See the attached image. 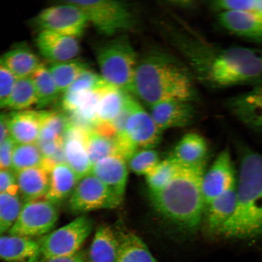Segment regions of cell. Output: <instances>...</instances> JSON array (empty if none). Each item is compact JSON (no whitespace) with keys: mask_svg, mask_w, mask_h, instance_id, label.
I'll return each instance as SVG.
<instances>
[{"mask_svg":"<svg viewBox=\"0 0 262 262\" xmlns=\"http://www.w3.org/2000/svg\"><path fill=\"white\" fill-rule=\"evenodd\" d=\"M159 24L196 83L211 90L262 84V47H225L209 40L176 15Z\"/></svg>","mask_w":262,"mask_h":262,"instance_id":"1","label":"cell"},{"mask_svg":"<svg viewBox=\"0 0 262 262\" xmlns=\"http://www.w3.org/2000/svg\"><path fill=\"white\" fill-rule=\"evenodd\" d=\"M196 82L184 62L153 49L137 63L132 91L149 106L168 100L198 102Z\"/></svg>","mask_w":262,"mask_h":262,"instance_id":"2","label":"cell"},{"mask_svg":"<svg viewBox=\"0 0 262 262\" xmlns=\"http://www.w3.org/2000/svg\"><path fill=\"white\" fill-rule=\"evenodd\" d=\"M206 167L180 165L168 185L159 191L150 193L157 212L185 233L198 231L204 218L205 205L202 180Z\"/></svg>","mask_w":262,"mask_h":262,"instance_id":"3","label":"cell"},{"mask_svg":"<svg viewBox=\"0 0 262 262\" xmlns=\"http://www.w3.org/2000/svg\"><path fill=\"white\" fill-rule=\"evenodd\" d=\"M235 191L234 214L219 235L242 240L262 237V155L244 146Z\"/></svg>","mask_w":262,"mask_h":262,"instance_id":"4","label":"cell"},{"mask_svg":"<svg viewBox=\"0 0 262 262\" xmlns=\"http://www.w3.org/2000/svg\"><path fill=\"white\" fill-rule=\"evenodd\" d=\"M96 54L101 77L120 90L131 92L138 61L128 37L115 36L98 45Z\"/></svg>","mask_w":262,"mask_h":262,"instance_id":"5","label":"cell"},{"mask_svg":"<svg viewBox=\"0 0 262 262\" xmlns=\"http://www.w3.org/2000/svg\"><path fill=\"white\" fill-rule=\"evenodd\" d=\"M162 135L151 116L134 99L125 126L114 137L117 155L127 161L137 150L155 149L159 145Z\"/></svg>","mask_w":262,"mask_h":262,"instance_id":"6","label":"cell"},{"mask_svg":"<svg viewBox=\"0 0 262 262\" xmlns=\"http://www.w3.org/2000/svg\"><path fill=\"white\" fill-rule=\"evenodd\" d=\"M79 7L88 21L101 34L115 37L136 27L137 19L131 6L126 2L113 0L67 1Z\"/></svg>","mask_w":262,"mask_h":262,"instance_id":"7","label":"cell"},{"mask_svg":"<svg viewBox=\"0 0 262 262\" xmlns=\"http://www.w3.org/2000/svg\"><path fill=\"white\" fill-rule=\"evenodd\" d=\"M93 220L81 215L60 228L37 240L42 258L67 257L80 251L94 228Z\"/></svg>","mask_w":262,"mask_h":262,"instance_id":"8","label":"cell"},{"mask_svg":"<svg viewBox=\"0 0 262 262\" xmlns=\"http://www.w3.org/2000/svg\"><path fill=\"white\" fill-rule=\"evenodd\" d=\"M59 217L58 205L44 200L25 202L8 234L34 238L53 231Z\"/></svg>","mask_w":262,"mask_h":262,"instance_id":"9","label":"cell"},{"mask_svg":"<svg viewBox=\"0 0 262 262\" xmlns=\"http://www.w3.org/2000/svg\"><path fill=\"white\" fill-rule=\"evenodd\" d=\"M64 3V5L44 9L35 18V24L41 31H51L77 38L83 34L89 21L79 7L67 1Z\"/></svg>","mask_w":262,"mask_h":262,"instance_id":"10","label":"cell"},{"mask_svg":"<svg viewBox=\"0 0 262 262\" xmlns=\"http://www.w3.org/2000/svg\"><path fill=\"white\" fill-rule=\"evenodd\" d=\"M68 204L72 212L81 214L98 209H113L121 202L90 173L78 180Z\"/></svg>","mask_w":262,"mask_h":262,"instance_id":"11","label":"cell"},{"mask_svg":"<svg viewBox=\"0 0 262 262\" xmlns=\"http://www.w3.org/2000/svg\"><path fill=\"white\" fill-rule=\"evenodd\" d=\"M225 110L238 122L262 133V84L224 100Z\"/></svg>","mask_w":262,"mask_h":262,"instance_id":"12","label":"cell"},{"mask_svg":"<svg viewBox=\"0 0 262 262\" xmlns=\"http://www.w3.org/2000/svg\"><path fill=\"white\" fill-rule=\"evenodd\" d=\"M233 162L225 150L205 171L202 180V191L205 207L212 200L236 186Z\"/></svg>","mask_w":262,"mask_h":262,"instance_id":"13","label":"cell"},{"mask_svg":"<svg viewBox=\"0 0 262 262\" xmlns=\"http://www.w3.org/2000/svg\"><path fill=\"white\" fill-rule=\"evenodd\" d=\"M150 116L158 128L164 130L190 125L199 116L194 103L180 100L163 101L150 106Z\"/></svg>","mask_w":262,"mask_h":262,"instance_id":"14","label":"cell"},{"mask_svg":"<svg viewBox=\"0 0 262 262\" xmlns=\"http://www.w3.org/2000/svg\"><path fill=\"white\" fill-rule=\"evenodd\" d=\"M88 130L70 121L64 136L65 163L79 180L89 174L93 168L86 149Z\"/></svg>","mask_w":262,"mask_h":262,"instance_id":"15","label":"cell"},{"mask_svg":"<svg viewBox=\"0 0 262 262\" xmlns=\"http://www.w3.org/2000/svg\"><path fill=\"white\" fill-rule=\"evenodd\" d=\"M215 21L228 34L262 47V18L241 12L224 11L216 14Z\"/></svg>","mask_w":262,"mask_h":262,"instance_id":"16","label":"cell"},{"mask_svg":"<svg viewBox=\"0 0 262 262\" xmlns=\"http://www.w3.org/2000/svg\"><path fill=\"white\" fill-rule=\"evenodd\" d=\"M91 173L122 203L128 176L125 159L117 155L106 157L94 164Z\"/></svg>","mask_w":262,"mask_h":262,"instance_id":"17","label":"cell"},{"mask_svg":"<svg viewBox=\"0 0 262 262\" xmlns=\"http://www.w3.org/2000/svg\"><path fill=\"white\" fill-rule=\"evenodd\" d=\"M128 95L127 92L110 84L101 94L93 130L106 136H116L112 123L122 110Z\"/></svg>","mask_w":262,"mask_h":262,"instance_id":"18","label":"cell"},{"mask_svg":"<svg viewBox=\"0 0 262 262\" xmlns=\"http://www.w3.org/2000/svg\"><path fill=\"white\" fill-rule=\"evenodd\" d=\"M36 43L42 56L52 63L74 60L80 51L76 38L51 31H41Z\"/></svg>","mask_w":262,"mask_h":262,"instance_id":"19","label":"cell"},{"mask_svg":"<svg viewBox=\"0 0 262 262\" xmlns=\"http://www.w3.org/2000/svg\"><path fill=\"white\" fill-rule=\"evenodd\" d=\"M45 111H13L7 114L9 136L16 144L37 143Z\"/></svg>","mask_w":262,"mask_h":262,"instance_id":"20","label":"cell"},{"mask_svg":"<svg viewBox=\"0 0 262 262\" xmlns=\"http://www.w3.org/2000/svg\"><path fill=\"white\" fill-rule=\"evenodd\" d=\"M208 150V143L204 137L190 133L180 139L169 157L183 166H206Z\"/></svg>","mask_w":262,"mask_h":262,"instance_id":"21","label":"cell"},{"mask_svg":"<svg viewBox=\"0 0 262 262\" xmlns=\"http://www.w3.org/2000/svg\"><path fill=\"white\" fill-rule=\"evenodd\" d=\"M40 245L33 238L18 235L0 236V260L8 262H39Z\"/></svg>","mask_w":262,"mask_h":262,"instance_id":"22","label":"cell"},{"mask_svg":"<svg viewBox=\"0 0 262 262\" xmlns=\"http://www.w3.org/2000/svg\"><path fill=\"white\" fill-rule=\"evenodd\" d=\"M236 205V191L228 190L206 205V231L209 235H217L233 215Z\"/></svg>","mask_w":262,"mask_h":262,"instance_id":"23","label":"cell"},{"mask_svg":"<svg viewBox=\"0 0 262 262\" xmlns=\"http://www.w3.org/2000/svg\"><path fill=\"white\" fill-rule=\"evenodd\" d=\"M19 189L25 202L46 198L50 181V172L42 166L23 170L16 173Z\"/></svg>","mask_w":262,"mask_h":262,"instance_id":"24","label":"cell"},{"mask_svg":"<svg viewBox=\"0 0 262 262\" xmlns=\"http://www.w3.org/2000/svg\"><path fill=\"white\" fill-rule=\"evenodd\" d=\"M79 180L67 163L58 164L50 172L49 189L45 199L58 205L70 198Z\"/></svg>","mask_w":262,"mask_h":262,"instance_id":"25","label":"cell"},{"mask_svg":"<svg viewBox=\"0 0 262 262\" xmlns=\"http://www.w3.org/2000/svg\"><path fill=\"white\" fill-rule=\"evenodd\" d=\"M119 245L117 233L108 226H100L86 254L88 262L116 261Z\"/></svg>","mask_w":262,"mask_h":262,"instance_id":"26","label":"cell"},{"mask_svg":"<svg viewBox=\"0 0 262 262\" xmlns=\"http://www.w3.org/2000/svg\"><path fill=\"white\" fill-rule=\"evenodd\" d=\"M0 58L16 78L31 77L41 64L37 55L25 46L11 49Z\"/></svg>","mask_w":262,"mask_h":262,"instance_id":"27","label":"cell"},{"mask_svg":"<svg viewBox=\"0 0 262 262\" xmlns=\"http://www.w3.org/2000/svg\"><path fill=\"white\" fill-rule=\"evenodd\" d=\"M117 235L119 245L115 262H159L136 234L126 231Z\"/></svg>","mask_w":262,"mask_h":262,"instance_id":"28","label":"cell"},{"mask_svg":"<svg viewBox=\"0 0 262 262\" xmlns=\"http://www.w3.org/2000/svg\"><path fill=\"white\" fill-rule=\"evenodd\" d=\"M48 68L60 94H64L78 77L88 70L87 65L83 61L74 59L52 63Z\"/></svg>","mask_w":262,"mask_h":262,"instance_id":"29","label":"cell"},{"mask_svg":"<svg viewBox=\"0 0 262 262\" xmlns=\"http://www.w3.org/2000/svg\"><path fill=\"white\" fill-rule=\"evenodd\" d=\"M31 78L37 93L36 105L38 108L47 107L57 100L60 93L48 67L41 63Z\"/></svg>","mask_w":262,"mask_h":262,"instance_id":"30","label":"cell"},{"mask_svg":"<svg viewBox=\"0 0 262 262\" xmlns=\"http://www.w3.org/2000/svg\"><path fill=\"white\" fill-rule=\"evenodd\" d=\"M37 103V93L31 78H17L6 108L14 111H24Z\"/></svg>","mask_w":262,"mask_h":262,"instance_id":"31","label":"cell"},{"mask_svg":"<svg viewBox=\"0 0 262 262\" xmlns=\"http://www.w3.org/2000/svg\"><path fill=\"white\" fill-rule=\"evenodd\" d=\"M69 123L70 120L63 114L45 111L37 143L63 140Z\"/></svg>","mask_w":262,"mask_h":262,"instance_id":"32","label":"cell"},{"mask_svg":"<svg viewBox=\"0 0 262 262\" xmlns=\"http://www.w3.org/2000/svg\"><path fill=\"white\" fill-rule=\"evenodd\" d=\"M44 157L37 143L16 144L13 153L11 170L15 173L42 166Z\"/></svg>","mask_w":262,"mask_h":262,"instance_id":"33","label":"cell"},{"mask_svg":"<svg viewBox=\"0 0 262 262\" xmlns=\"http://www.w3.org/2000/svg\"><path fill=\"white\" fill-rule=\"evenodd\" d=\"M86 149L92 165L106 157L117 155L114 137L101 135L94 130H88Z\"/></svg>","mask_w":262,"mask_h":262,"instance_id":"34","label":"cell"},{"mask_svg":"<svg viewBox=\"0 0 262 262\" xmlns=\"http://www.w3.org/2000/svg\"><path fill=\"white\" fill-rule=\"evenodd\" d=\"M180 166L171 157L160 162L146 176L150 193L159 191L168 185L178 173Z\"/></svg>","mask_w":262,"mask_h":262,"instance_id":"35","label":"cell"},{"mask_svg":"<svg viewBox=\"0 0 262 262\" xmlns=\"http://www.w3.org/2000/svg\"><path fill=\"white\" fill-rule=\"evenodd\" d=\"M205 3L215 14L237 11L262 18V0H212Z\"/></svg>","mask_w":262,"mask_h":262,"instance_id":"36","label":"cell"},{"mask_svg":"<svg viewBox=\"0 0 262 262\" xmlns=\"http://www.w3.org/2000/svg\"><path fill=\"white\" fill-rule=\"evenodd\" d=\"M22 206L18 195L0 194V236L8 232L14 226Z\"/></svg>","mask_w":262,"mask_h":262,"instance_id":"37","label":"cell"},{"mask_svg":"<svg viewBox=\"0 0 262 262\" xmlns=\"http://www.w3.org/2000/svg\"><path fill=\"white\" fill-rule=\"evenodd\" d=\"M127 161L131 171L137 175L145 176L161 162L159 153L155 149L137 150Z\"/></svg>","mask_w":262,"mask_h":262,"instance_id":"38","label":"cell"},{"mask_svg":"<svg viewBox=\"0 0 262 262\" xmlns=\"http://www.w3.org/2000/svg\"><path fill=\"white\" fill-rule=\"evenodd\" d=\"M16 79L0 58V109L7 107Z\"/></svg>","mask_w":262,"mask_h":262,"instance_id":"39","label":"cell"},{"mask_svg":"<svg viewBox=\"0 0 262 262\" xmlns=\"http://www.w3.org/2000/svg\"><path fill=\"white\" fill-rule=\"evenodd\" d=\"M18 195L19 189L16 173L11 169H0V194Z\"/></svg>","mask_w":262,"mask_h":262,"instance_id":"40","label":"cell"},{"mask_svg":"<svg viewBox=\"0 0 262 262\" xmlns=\"http://www.w3.org/2000/svg\"><path fill=\"white\" fill-rule=\"evenodd\" d=\"M16 143L11 137L0 144V168L11 169L13 153Z\"/></svg>","mask_w":262,"mask_h":262,"instance_id":"41","label":"cell"},{"mask_svg":"<svg viewBox=\"0 0 262 262\" xmlns=\"http://www.w3.org/2000/svg\"><path fill=\"white\" fill-rule=\"evenodd\" d=\"M39 262H88L87 254L84 251H80L70 256L42 258Z\"/></svg>","mask_w":262,"mask_h":262,"instance_id":"42","label":"cell"},{"mask_svg":"<svg viewBox=\"0 0 262 262\" xmlns=\"http://www.w3.org/2000/svg\"><path fill=\"white\" fill-rule=\"evenodd\" d=\"M9 137L7 115L0 114V144Z\"/></svg>","mask_w":262,"mask_h":262,"instance_id":"43","label":"cell"},{"mask_svg":"<svg viewBox=\"0 0 262 262\" xmlns=\"http://www.w3.org/2000/svg\"><path fill=\"white\" fill-rule=\"evenodd\" d=\"M0 169H1V168H0Z\"/></svg>","mask_w":262,"mask_h":262,"instance_id":"44","label":"cell"}]
</instances>
